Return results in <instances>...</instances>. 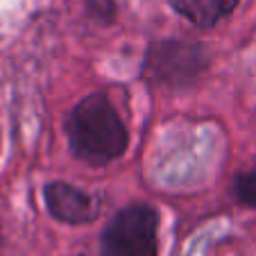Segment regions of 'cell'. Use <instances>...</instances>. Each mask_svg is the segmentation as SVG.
Returning <instances> with one entry per match:
<instances>
[{"mask_svg": "<svg viewBox=\"0 0 256 256\" xmlns=\"http://www.w3.org/2000/svg\"><path fill=\"white\" fill-rule=\"evenodd\" d=\"M72 154L84 164L104 166L127 150V127L104 93H91L72 106L66 122Z\"/></svg>", "mask_w": 256, "mask_h": 256, "instance_id": "obj_1", "label": "cell"}, {"mask_svg": "<svg viewBox=\"0 0 256 256\" xmlns=\"http://www.w3.org/2000/svg\"><path fill=\"white\" fill-rule=\"evenodd\" d=\"M159 216L148 204L120 208L104 227L100 240L102 256H156Z\"/></svg>", "mask_w": 256, "mask_h": 256, "instance_id": "obj_2", "label": "cell"}, {"mask_svg": "<svg viewBox=\"0 0 256 256\" xmlns=\"http://www.w3.org/2000/svg\"><path fill=\"white\" fill-rule=\"evenodd\" d=\"M206 66L204 48L186 41H159L145 54V78L161 86H182L198 78Z\"/></svg>", "mask_w": 256, "mask_h": 256, "instance_id": "obj_3", "label": "cell"}, {"mask_svg": "<svg viewBox=\"0 0 256 256\" xmlns=\"http://www.w3.org/2000/svg\"><path fill=\"white\" fill-rule=\"evenodd\" d=\"M44 200L50 216L59 222L84 224L91 222L100 213V202L93 195L66 184V182H50L44 186Z\"/></svg>", "mask_w": 256, "mask_h": 256, "instance_id": "obj_4", "label": "cell"}, {"mask_svg": "<svg viewBox=\"0 0 256 256\" xmlns=\"http://www.w3.org/2000/svg\"><path fill=\"white\" fill-rule=\"evenodd\" d=\"M170 5L184 18H188L195 28L206 30L232 14L238 0H170Z\"/></svg>", "mask_w": 256, "mask_h": 256, "instance_id": "obj_5", "label": "cell"}, {"mask_svg": "<svg viewBox=\"0 0 256 256\" xmlns=\"http://www.w3.org/2000/svg\"><path fill=\"white\" fill-rule=\"evenodd\" d=\"M234 195H236V200L240 204L256 208V166L236 174V179H234Z\"/></svg>", "mask_w": 256, "mask_h": 256, "instance_id": "obj_6", "label": "cell"}]
</instances>
